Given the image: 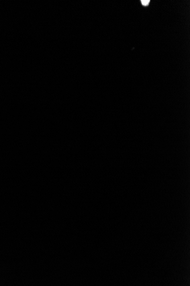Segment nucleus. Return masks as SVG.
I'll return each instance as SVG.
<instances>
[{"label": "nucleus", "mask_w": 190, "mask_h": 286, "mask_svg": "<svg viewBox=\"0 0 190 286\" xmlns=\"http://www.w3.org/2000/svg\"><path fill=\"white\" fill-rule=\"evenodd\" d=\"M141 2L142 5L143 6H147L149 4L150 1L149 0H145V1L142 0V1H141Z\"/></svg>", "instance_id": "1"}]
</instances>
